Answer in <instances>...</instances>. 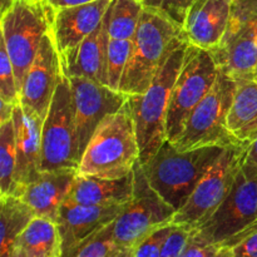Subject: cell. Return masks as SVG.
Wrapping results in <instances>:
<instances>
[{"label": "cell", "instance_id": "6da1fadb", "mask_svg": "<svg viewBox=\"0 0 257 257\" xmlns=\"http://www.w3.org/2000/svg\"><path fill=\"white\" fill-rule=\"evenodd\" d=\"M138 161L140 145L127 102L98 125L80 157L78 175L120 178L132 173Z\"/></svg>", "mask_w": 257, "mask_h": 257}, {"label": "cell", "instance_id": "7a4b0ae2", "mask_svg": "<svg viewBox=\"0 0 257 257\" xmlns=\"http://www.w3.org/2000/svg\"><path fill=\"white\" fill-rule=\"evenodd\" d=\"M182 28L160 10L143 8L132 39L130 60L120 80L119 92L128 97L142 94L150 88L170 52L183 42Z\"/></svg>", "mask_w": 257, "mask_h": 257}, {"label": "cell", "instance_id": "3957f363", "mask_svg": "<svg viewBox=\"0 0 257 257\" xmlns=\"http://www.w3.org/2000/svg\"><path fill=\"white\" fill-rule=\"evenodd\" d=\"M188 42L183 40L163 60L150 88L128 97L140 145V162L146 165L166 141V120L173 85L182 69Z\"/></svg>", "mask_w": 257, "mask_h": 257}, {"label": "cell", "instance_id": "277c9868", "mask_svg": "<svg viewBox=\"0 0 257 257\" xmlns=\"http://www.w3.org/2000/svg\"><path fill=\"white\" fill-rule=\"evenodd\" d=\"M225 148L207 146L181 152L166 140L155 157L142 165L143 171L153 190L178 211Z\"/></svg>", "mask_w": 257, "mask_h": 257}, {"label": "cell", "instance_id": "5b68a950", "mask_svg": "<svg viewBox=\"0 0 257 257\" xmlns=\"http://www.w3.org/2000/svg\"><path fill=\"white\" fill-rule=\"evenodd\" d=\"M54 14L48 0H18L2 15V40L14 68L19 94L43 38L52 30Z\"/></svg>", "mask_w": 257, "mask_h": 257}, {"label": "cell", "instance_id": "8992f818", "mask_svg": "<svg viewBox=\"0 0 257 257\" xmlns=\"http://www.w3.org/2000/svg\"><path fill=\"white\" fill-rule=\"evenodd\" d=\"M235 90V80L220 70L213 87L192 110L181 135L172 143L176 150L183 152L207 146L238 145L227 127Z\"/></svg>", "mask_w": 257, "mask_h": 257}, {"label": "cell", "instance_id": "52a82bcc", "mask_svg": "<svg viewBox=\"0 0 257 257\" xmlns=\"http://www.w3.org/2000/svg\"><path fill=\"white\" fill-rule=\"evenodd\" d=\"M218 72L212 52L188 44L182 69L171 93L166 140L176 142L192 110L213 87Z\"/></svg>", "mask_w": 257, "mask_h": 257}, {"label": "cell", "instance_id": "ba28073f", "mask_svg": "<svg viewBox=\"0 0 257 257\" xmlns=\"http://www.w3.org/2000/svg\"><path fill=\"white\" fill-rule=\"evenodd\" d=\"M135 193L113 221V235L120 248H135L158 228L173 222L177 211L168 205L148 182L138 161L133 168Z\"/></svg>", "mask_w": 257, "mask_h": 257}, {"label": "cell", "instance_id": "9c48e42d", "mask_svg": "<svg viewBox=\"0 0 257 257\" xmlns=\"http://www.w3.org/2000/svg\"><path fill=\"white\" fill-rule=\"evenodd\" d=\"M79 162L73 93L64 77L43 120L42 171L78 170Z\"/></svg>", "mask_w": 257, "mask_h": 257}, {"label": "cell", "instance_id": "30bf717a", "mask_svg": "<svg viewBox=\"0 0 257 257\" xmlns=\"http://www.w3.org/2000/svg\"><path fill=\"white\" fill-rule=\"evenodd\" d=\"M246 151L247 147L241 145L226 147L196 186L187 202L176 212L172 223L186 226L191 230L202 225L230 193L242 168Z\"/></svg>", "mask_w": 257, "mask_h": 257}, {"label": "cell", "instance_id": "8fae6325", "mask_svg": "<svg viewBox=\"0 0 257 257\" xmlns=\"http://www.w3.org/2000/svg\"><path fill=\"white\" fill-rule=\"evenodd\" d=\"M243 165V163H242ZM257 222V176L241 171L227 197L192 235L203 242L222 246Z\"/></svg>", "mask_w": 257, "mask_h": 257}, {"label": "cell", "instance_id": "7c38bea8", "mask_svg": "<svg viewBox=\"0 0 257 257\" xmlns=\"http://www.w3.org/2000/svg\"><path fill=\"white\" fill-rule=\"evenodd\" d=\"M74 103L75 128L80 157L93 133L108 114L117 112L128 102V95L88 78H68Z\"/></svg>", "mask_w": 257, "mask_h": 257}, {"label": "cell", "instance_id": "4fadbf2b", "mask_svg": "<svg viewBox=\"0 0 257 257\" xmlns=\"http://www.w3.org/2000/svg\"><path fill=\"white\" fill-rule=\"evenodd\" d=\"M63 78L62 59L50 30L43 38L37 57L23 82L20 89L23 107L44 120Z\"/></svg>", "mask_w": 257, "mask_h": 257}, {"label": "cell", "instance_id": "5bb4252c", "mask_svg": "<svg viewBox=\"0 0 257 257\" xmlns=\"http://www.w3.org/2000/svg\"><path fill=\"white\" fill-rule=\"evenodd\" d=\"M17 148V172L13 196H19L27 185L42 173V125L43 119L18 103L13 113Z\"/></svg>", "mask_w": 257, "mask_h": 257}, {"label": "cell", "instance_id": "9a60e30c", "mask_svg": "<svg viewBox=\"0 0 257 257\" xmlns=\"http://www.w3.org/2000/svg\"><path fill=\"white\" fill-rule=\"evenodd\" d=\"M233 0H195L188 9L182 33L188 44L213 50L227 34Z\"/></svg>", "mask_w": 257, "mask_h": 257}, {"label": "cell", "instance_id": "2e32d148", "mask_svg": "<svg viewBox=\"0 0 257 257\" xmlns=\"http://www.w3.org/2000/svg\"><path fill=\"white\" fill-rule=\"evenodd\" d=\"M123 206H90L65 201L58 213L57 225L63 242V256L105 226L122 212Z\"/></svg>", "mask_w": 257, "mask_h": 257}, {"label": "cell", "instance_id": "e0dca14e", "mask_svg": "<svg viewBox=\"0 0 257 257\" xmlns=\"http://www.w3.org/2000/svg\"><path fill=\"white\" fill-rule=\"evenodd\" d=\"M211 52L218 69L235 82L257 78V33L253 25L228 27L222 43Z\"/></svg>", "mask_w": 257, "mask_h": 257}, {"label": "cell", "instance_id": "ac0fdd59", "mask_svg": "<svg viewBox=\"0 0 257 257\" xmlns=\"http://www.w3.org/2000/svg\"><path fill=\"white\" fill-rule=\"evenodd\" d=\"M110 0H95L55 10L52 33L60 58L75 49L103 22Z\"/></svg>", "mask_w": 257, "mask_h": 257}, {"label": "cell", "instance_id": "d6986e66", "mask_svg": "<svg viewBox=\"0 0 257 257\" xmlns=\"http://www.w3.org/2000/svg\"><path fill=\"white\" fill-rule=\"evenodd\" d=\"M78 170L42 171L39 177L20 191L19 196L33 208L35 216L57 222L58 213L77 180Z\"/></svg>", "mask_w": 257, "mask_h": 257}, {"label": "cell", "instance_id": "ffe728a7", "mask_svg": "<svg viewBox=\"0 0 257 257\" xmlns=\"http://www.w3.org/2000/svg\"><path fill=\"white\" fill-rule=\"evenodd\" d=\"M109 33L103 22L94 32L88 35L73 52L62 57L64 77H82L100 83L108 87L107 60Z\"/></svg>", "mask_w": 257, "mask_h": 257}, {"label": "cell", "instance_id": "44dd1931", "mask_svg": "<svg viewBox=\"0 0 257 257\" xmlns=\"http://www.w3.org/2000/svg\"><path fill=\"white\" fill-rule=\"evenodd\" d=\"M135 193V173L120 178L77 176L67 200L80 205L123 206Z\"/></svg>", "mask_w": 257, "mask_h": 257}, {"label": "cell", "instance_id": "7402d4cb", "mask_svg": "<svg viewBox=\"0 0 257 257\" xmlns=\"http://www.w3.org/2000/svg\"><path fill=\"white\" fill-rule=\"evenodd\" d=\"M227 127L238 145L248 147L257 138V78L236 82Z\"/></svg>", "mask_w": 257, "mask_h": 257}, {"label": "cell", "instance_id": "603a6c76", "mask_svg": "<svg viewBox=\"0 0 257 257\" xmlns=\"http://www.w3.org/2000/svg\"><path fill=\"white\" fill-rule=\"evenodd\" d=\"M35 212L22 198L0 196V257H10Z\"/></svg>", "mask_w": 257, "mask_h": 257}, {"label": "cell", "instance_id": "cb8c5ba5", "mask_svg": "<svg viewBox=\"0 0 257 257\" xmlns=\"http://www.w3.org/2000/svg\"><path fill=\"white\" fill-rule=\"evenodd\" d=\"M25 257H63V242L57 222L35 216L18 240Z\"/></svg>", "mask_w": 257, "mask_h": 257}, {"label": "cell", "instance_id": "d4e9b609", "mask_svg": "<svg viewBox=\"0 0 257 257\" xmlns=\"http://www.w3.org/2000/svg\"><path fill=\"white\" fill-rule=\"evenodd\" d=\"M145 5L140 0H110L104 15L110 39L132 40Z\"/></svg>", "mask_w": 257, "mask_h": 257}, {"label": "cell", "instance_id": "484cf974", "mask_svg": "<svg viewBox=\"0 0 257 257\" xmlns=\"http://www.w3.org/2000/svg\"><path fill=\"white\" fill-rule=\"evenodd\" d=\"M17 172V148L13 118L0 123V196L12 195Z\"/></svg>", "mask_w": 257, "mask_h": 257}, {"label": "cell", "instance_id": "4316f807", "mask_svg": "<svg viewBox=\"0 0 257 257\" xmlns=\"http://www.w3.org/2000/svg\"><path fill=\"white\" fill-rule=\"evenodd\" d=\"M113 235V222L73 247L63 257H112L119 250Z\"/></svg>", "mask_w": 257, "mask_h": 257}, {"label": "cell", "instance_id": "83f0119b", "mask_svg": "<svg viewBox=\"0 0 257 257\" xmlns=\"http://www.w3.org/2000/svg\"><path fill=\"white\" fill-rule=\"evenodd\" d=\"M132 50V40L110 39L108 44L107 77L108 87L119 92L120 80L130 60Z\"/></svg>", "mask_w": 257, "mask_h": 257}, {"label": "cell", "instance_id": "f1b7e54d", "mask_svg": "<svg viewBox=\"0 0 257 257\" xmlns=\"http://www.w3.org/2000/svg\"><path fill=\"white\" fill-rule=\"evenodd\" d=\"M0 99L12 104L20 103L14 68L3 40L0 43Z\"/></svg>", "mask_w": 257, "mask_h": 257}, {"label": "cell", "instance_id": "f546056e", "mask_svg": "<svg viewBox=\"0 0 257 257\" xmlns=\"http://www.w3.org/2000/svg\"><path fill=\"white\" fill-rule=\"evenodd\" d=\"M195 0H145V7L153 8L170 18L173 23L182 28L188 9Z\"/></svg>", "mask_w": 257, "mask_h": 257}, {"label": "cell", "instance_id": "4dcf8cb0", "mask_svg": "<svg viewBox=\"0 0 257 257\" xmlns=\"http://www.w3.org/2000/svg\"><path fill=\"white\" fill-rule=\"evenodd\" d=\"M173 223L158 228L135 247V257H161L166 238L172 231Z\"/></svg>", "mask_w": 257, "mask_h": 257}, {"label": "cell", "instance_id": "1f68e13d", "mask_svg": "<svg viewBox=\"0 0 257 257\" xmlns=\"http://www.w3.org/2000/svg\"><path fill=\"white\" fill-rule=\"evenodd\" d=\"M222 246L230 247L235 257H257V222Z\"/></svg>", "mask_w": 257, "mask_h": 257}, {"label": "cell", "instance_id": "d6a6232c", "mask_svg": "<svg viewBox=\"0 0 257 257\" xmlns=\"http://www.w3.org/2000/svg\"><path fill=\"white\" fill-rule=\"evenodd\" d=\"M191 228L173 223L172 231L166 238L161 257H181L188 240L191 237Z\"/></svg>", "mask_w": 257, "mask_h": 257}, {"label": "cell", "instance_id": "836d02e7", "mask_svg": "<svg viewBox=\"0 0 257 257\" xmlns=\"http://www.w3.org/2000/svg\"><path fill=\"white\" fill-rule=\"evenodd\" d=\"M251 24L257 33V0H233L230 27Z\"/></svg>", "mask_w": 257, "mask_h": 257}, {"label": "cell", "instance_id": "e575fe53", "mask_svg": "<svg viewBox=\"0 0 257 257\" xmlns=\"http://www.w3.org/2000/svg\"><path fill=\"white\" fill-rule=\"evenodd\" d=\"M218 248L220 246L203 242L200 238L195 237L191 231V237L181 257H212Z\"/></svg>", "mask_w": 257, "mask_h": 257}, {"label": "cell", "instance_id": "d590c367", "mask_svg": "<svg viewBox=\"0 0 257 257\" xmlns=\"http://www.w3.org/2000/svg\"><path fill=\"white\" fill-rule=\"evenodd\" d=\"M242 171L246 175L257 176V138L247 147Z\"/></svg>", "mask_w": 257, "mask_h": 257}, {"label": "cell", "instance_id": "8d00e7d4", "mask_svg": "<svg viewBox=\"0 0 257 257\" xmlns=\"http://www.w3.org/2000/svg\"><path fill=\"white\" fill-rule=\"evenodd\" d=\"M92 2H95V0H48L50 7H52L54 10L63 9V8L77 7V5H83Z\"/></svg>", "mask_w": 257, "mask_h": 257}, {"label": "cell", "instance_id": "74e56055", "mask_svg": "<svg viewBox=\"0 0 257 257\" xmlns=\"http://www.w3.org/2000/svg\"><path fill=\"white\" fill-rule=\"evenodd\" d=\"M14 107L15 104L0 99V123H4L7 120L12 119L13 113H14Z\"/></svg>", "mask_w": 257, "mask_h": 257}, {"label": "cell", "instance_id": "f35d334b", "mask_svg": "<svg viewBox=\"0 0 257 257\" xmlns=\"http://www.w3.org/2000/svg\"><path fill=\"white\" fill-rule=\"evenodd\" d=\"M212 257H235V256H233L232 250H231L230 247H227V246H220V248L216 251V253Z\"/></svg>", "mask_w": 257, "mask_h": 257}, {"label": "cell", "instance_id": "ab89813d", "mask_svg": "<svg viewBox=\"0 0 257 257\" xmlns=\"http://www.w3.org/2000/svg\"><path fill=\"white\" fill-rule=\"evenodd\" d=\"M18 0H0V12L4 15L12 7H14Z\"/></svg>", "mask_w": 257, "mask_h": 257}, {"label": "cell", "instance_id": "60d3db41", "mask_svg": "<svg viewBox=\"0 0 257 257\" xmlns=\"http://www.w3.org/2000/svg\"><path fill=\"white\" fill-rule=\"evenodd\" d=\"M112 257H135V248H119Z\"/></svg>", "mask_w": 257, "mask_h": 257}, {"label": "cell", "instance_id": "b9f144b4", "mask_svg": "<svg viewBox=\"0 0 257 257\" xmlns=\"http://www.w3.org/2000/svg\"><path fill=\"white\" fill-rule=\"evenodd\" d=\"M10 257H25V255H24V252L22 251V248L17 245V247L14 248V251H13L12 256Z\"/></svg>", "mask_w": 257, "mask_h": 257}, {"label": "cell", "instance_id": "7bdbcfd3", "mask_svg": "<svg viewBox=\"0 0 257 257\" xmlns=\"http://www.w3.org/2000/svg\"><path fill=\"white\" fill-rule=\"evenodd\" d=\"M140 2H142V4H143V2H145V0H140Z\"/></svg>", "mask_w": 257, "mask_h": 257}]
</instances>
